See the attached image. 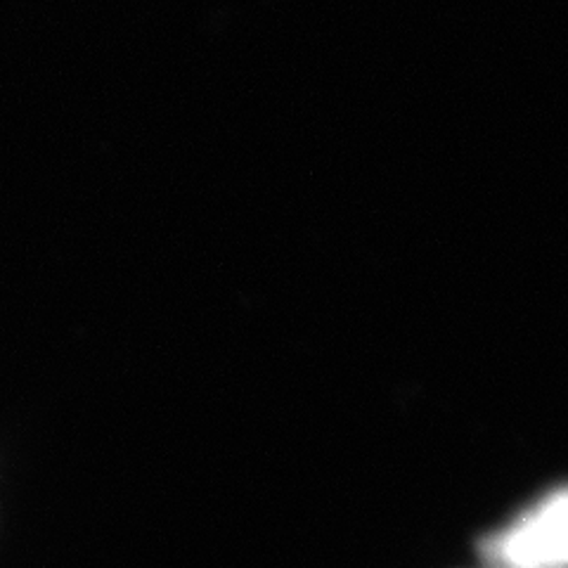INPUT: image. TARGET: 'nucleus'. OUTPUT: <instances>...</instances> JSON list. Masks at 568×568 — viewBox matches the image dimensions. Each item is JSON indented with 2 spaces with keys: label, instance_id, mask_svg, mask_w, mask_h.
<instances>
[{
  "label": "nucleus",
  "instance_id": "f257e3e1",
  "mask_svg": "<svg viewBox=\"0 0 568 568\" xmlns=\"http://www.w3.org/2000/svg\"><path fill=\"white\" fill-rule=\"evenodd\" d=\"M490 568H566V490L559 488L507 530L481 542Z\"/></svg>",
  "mask_w": 568,
  "mask_h": 568
}]
</instances>
